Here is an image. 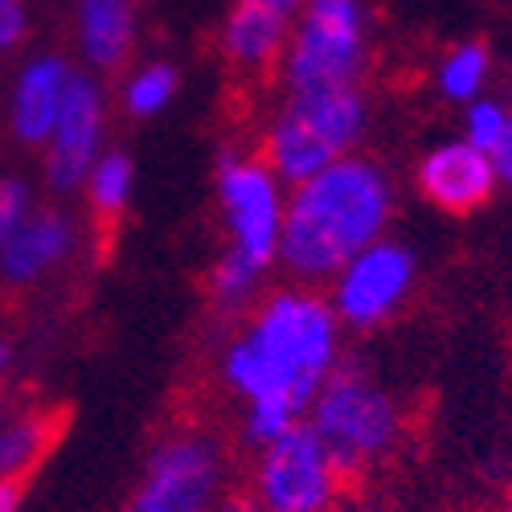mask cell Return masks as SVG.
<instances>
[{
    "label": "cell",
    "mask_w": 512,
    "mask_h": 512,
    "mask_svg": "<svg viewBox=\"0 0 512 512\" xmlns=\"http://www.w3.org/2000/svg\"><path fill=\"white\" fill-rule=\"evenodd\" d=\"M213 492V447L205 439H168L127 512H205Z\"/></svg>",
    "instance_id": "8"
},
{
    "label": "cell",
    "mask_w": 512,
    "mask_h": 512,
    "mask_svg": "<svg viewBox=\"0 0 512 512\" xmlns=\"http://www.w3.org/2000/svg\"><path fill=\"white\" fill-rule=\"evenodd\" d=\"M222 197H226V213L238 238L234 250L254 267H267L275 259L279 234H283V205H279L271 168L267 164H226Z\"/></svg>",
    "instance_id": "9"
},
{
    "label": "cell",
    "mask_w": 512,
    "mask_h": 512,
    "mask_svg": "<svg viewBox=\"0 0 512 512\" xmlns=\"http://www.w3.org/2000/svg\"><path fill=\"white\" fill-rule=\"evenodd\" d=\"M127 185H132V164L127 156H107L95 164V177H91V197H95V209L103 218H115L123 197H127Z\"/></svg>",
    "instance_id": "18"
},
{
    "label": "cell",
    "mask_w": 512,
    "mask_h": 512,
    "mask_svg": "<svg viewBox=\"0 0 512 512\" xmlns=\"http://www.w3.org/2000/svg\"><path fill=\"white\" fill-rule=\"evenodd\" d=\"M394 213L390 177L365 156H345L300 181L287 213L279 254L291 271L324 279L381 238Z\"/></svg>",
    "instance_id": "1"
},
{
    "label": "cell",
    "mask_w": 512,
    "mask_h": 512,
    "mask_svg": "<svg viewBox=\"0 0 512 512\" xmlns=\"http://www.w3.org/2000/svg\"><path fill=\"white\" fill-rule=\"evenodd\" d=\"M21 492H25V480H17V476H0V512H17Z\"/></svg>",
    "instance_id": "25"
},
{
    "label": "cell",
    "mask_w": 512,
    "mask_h": 512,
    "mask_svg": "<svg viewBox=\"0 0 512 512\" xmlns=\"http://www.w3.org/2000/svg\"><path fill=\"white\" fill-rule=\"evenodd\" d=\"M263 5H271V9H279V13H295L304 5V0H263Z\"/></svg>",
    "instance_id": "26"
},
{
    "label": "cell",
    "mask_w": 512,
    "mask_h": 512,
    "mask_svg": "<svg viewBox=\"0 0 512 512\" xmlns=\"http://www.w3.org/2000/svg\"><path fill=\"white\" fill-rule=\"evenodd\" d=\"M70 87V70L58 58H41L25 70L21 91H17V132L29 144H41L54 136L62 103Z\"/></svg>",
    "instance_id": "12"
},
{
    "label": "cell",
    "mask_w": 512,
    "mask_h": 512,
    "mask_svg": "<svg viewBox=\"0 0 512 512\" xmlns=\"http://www.w3.org/2000/svg\"><path fill=\"white\" fill-rule=\"evenodd\" d=\"M369 58L361 0H304V21L287 54L291 91L357 87Z\"/></svg>",
    "instance_id": "5"
},
{
    "label": "cell",
    "mask_w": 512,
    "mask_h": 512,
    "mask_svg": "<svg viewBox=\"0 0 512 512\" xmlns=\"http://www.w3.org/2000/svg\"><path fill=\"white\" fill-rule=\"evenodd\" d=\"M254 275H259V267H254L250 259H242V254H226V263L218 267V295L222 300H242V295L250 291Z\"/></svg>",
    "instance_id": "21"
},
{
    "label": "cell",
    "mask_w": 512,
    "mask_h": 512,
    "mask_svg": "<svg viewBox=\"0 0 512 512\" xmlns=\"http://www.w3.org/2000/svg\"><path fill=\"white\" fill-rule=\"evenodd\" d=\"M508 119H512V111L500 103V99H476V103H467V115H463V140L467 144H476L480 152H488L496 140H500V132L508 127Z\"/></svg>",
    "instance_id": "19"
},
{
    "label": "cell",
    "mask_w": 512,
    "mask_h": 512,
    "mask_svg": "<svg viewBox=\"0 0 512 512\" xmlns=\"http://www.w3.org/2000/svg\"><path fill=\"white\" fill-rule=\"evenodd\" d=\"M488 160H492V173H496V185L512 189V119L500 132V140L488 148Z\"/></svg>",
    "instance_id": "23"
},
{
    "label": "cell",
    "mask_w": 512,
    "mask_h": 512,
    "mask_svg": "<svg viewBox=\"0 0 512 512\" xmlns=\"http://www.w3.org/2000/svg\"><path fill=\"white\" fill-rule=\"evenodd\" d=\"M357 512H377V508H357Z\"/></svg>",
    "instance_id": "29"
},
{
    "label": "cell",
    "mask_w": 512,
    "mask_h": 512,
    "mask_svg": "<svg viewBox=\"0 0 512 512\" xmlns=\"http://www.w3.org/2000/svg\"><path fill=\"white\" fill-rule=\"evenodd\" d=\"M353 476L336 463L316 426L291 422L279 439H271L259 472L263 512H332L349 492Z\"/></svg>",
    "instance_id": "6"
},
{
    "label": "cell",
    "mask_w": 512,
    "mask_h": 512,
    "mask_svg": "<svg viewBox=\"0 0 512 512\" xmlns=\"http://www.w3.org/2000/svg\"><path fill=\"white\" fill-rule=\"evenodd\" d=\"M62 426H66V410H46V414H29V418L13 422L9 431L0 435V476L29 480L33 467L58 443Z\"/></svg>",
    "instance_id": "14"
},
{
    "label": "cell",
    "mask_w": 512,
    "mask_h": 512,
    "mask_svg": "<svg viewBox=\"0 0 512 512\" xmlns=\"http://www.w3.org/2000/svg\"><path fill=\"white\" fill-rule=\"evenodd\" d=\"M82 41L99 66H115L132 41V13L127 0H82Z\"/></svg>",
    "instance_id": "16"
},
{
    "label": "cell",
    "mask_w": 512,
    "mask_h": 512,
    "mask_svg": "<svg viewBox=\"0 0 512 512\" xmlns=\"http://www.w3.org/2000/svg\"><path fill=\"white\" fill-rule=\"evenodd\" d=\"M414 287V254L398 242L377 238L357 259L336 271V316L353 328H373L390 320Z\"/></svg>",
    "instance_id": "7"
},
{
    "label": "cell",
    "mask_w": 512,
    "mask_h": 512,
    "mask_svg": "<svg viewBox=\"0 0 512 512\" xmlns=\"http://www.w3.org/2000/svg\"><path fill=\"white\" fill-rule=\"evenodd\" d=\"M66 246H70V226L62 218H54V213H46V218H33L5 238V259L0 263H5L9 279H33L41 267H50Z\"/></svg>",
    "instance_id": "15"
},
{
    "label": "cell",
    "mask_w": 512,
    "mask_h": 512,
    "mask_svg": "<svg viewBox=\"0 0 512 512\" xmlns=\"http://www.w3.org/2000/svg\"><path fill=\"white\" fill-rule=\"evenodd\" d=\"M99 91L87 78H70L66 103L54 127V152H50V181L54 189H74L87 168L95 164V144H99Z\"/></svg>",
    "instance_id": "11"
},
{
    "label": "cell",
    "mask_w": 512,
    "mask_h": 512,
    "mask_svg": "<svg viewBox=\"0 0 512 512\" xmlns=\"http://www.w3.org/2000/svg\"><path fill=\"white\" fill-rule=\"evenodd\" d=\"M418 189L426 201H435L447 213H472L488 205V197L496 193V173L488 152L467 140H447L422 156Z\"/></svg>",
    "instance_id": "10"
},
{
    "label": "cell",
    "mask_w": 512,
    "mask_h": 512,
    "mask_svg": "<svg viewBox=\"0 0 512 512\" xmlns=\"http://www.w3.org/2000/svg\"><path fill=\"white\" fill-rule=\"evenodd\" d=\"M312 426L336 463L349 476H361L365 467L398 451L406 418L394 394L377 386L361 365H336L312 402Z\"/></svg>",
    "instance_id": "3"
},
{
    "label": "cell",
    "mask_w": 512,
    "mask_h": 512,
    "mask_svg": "<svg viewBox=\"0 0 512 512\" xmlns=\"http://www.w3.org/2000/svg\"><path fill=\"white\" fill-rule=\"evenodd\" d=\"M287 13L263 5V0H242L226 25V50L242 66H267L283 46Z\"/></svg>",
    "instance_id": "13"
},
{
    "label": "cell",
    "mask_w": 512,
    "mask_h": 512,
    "mask_svg": "<svg viewBox=\"0 0 512 512\" xmlns=\"http://www.w3.org/2000/svg\"><path fill=\"white\" fill-rule=\"evenodd\" d=\"M365 123L369 107L357 87L295 91V99L283 107L267 136V160L283 181L300 185L316 177L320 168L353 156V144L361 140Z\"/></svg>",
    "instance_id": "4"
},
{
    "label": "cell",
    "mask_w": 512,
    "mask_h": 512,
    "mask_svg": "<svg viewBox=\"0 0 512 512\" xmlns=\"http://www.w3.org/2000/svg\"><path fill=\"white\" fill-rule=\"evenodd\" d=\"M21 33H25V9H21V0H0V50L17 46Z\"/></svg>",
    "instance_id": "24"
},
{
    "label": "cell",
    "mask_w": 512,
    "mask_h": 512,
    "mask_svg": "<svg viewBox=\"0 0 512 512\" xmlns=\"http://www.w3.org/2000/svg\"><path fill=\"white\" fill-rule=\"evenodd\" d=\"M173 87H177V78L168 66H148L132 87H127V107H132L136 115H152L160 111L168 99H173Z\"/></svg>",
    "instance_id": "20"
},
{
    "label": "cell",
    "mask_w": 512,
    "mask_h": 512,
    "mask_svg": "<svg viewBox=\"0 0 512 512\" xmlns=\"http://www.w3.org/2000/svg\"><path fill=\"white\" fill-rule=\"evenodd\" d=\"M21 213H25V189L13 185V181L0 185V242L21 226Z\"/></svg>",
    "instance_id": "22"
},
{
    "label": "cell",
    "mask_w": 512,
    "mask_h": 512,
    "mask_svg": "<svg viewBox=\"0 0 512 512\" xmlns=\"http://www.w3.org/2000/svg\"><path fill=\"white\" fill-rule=\"evenodd\" d=\"M336 369V312L308 291H283L263 308L254 332L230 349L226 373L254 402H275L291 418L316 402Z\"/></svg>",
    "instance_id": "2"
},
{
    "label": "cell",
    "mask_w": 512,
    "mask_h": 512,
    "mask_svg": "<svg viewBox=\"0 0 512 512\" xmlns=\"http://www.w3.org/2000/svg\"><path fill=\"white\" fill-rule=\"evenodd\" d=\"M500 512H512V492L504 496V504H500Z\"/></svg>",
    "instance_id": "27"
},
{
    "label": "cell",
    "mask_w": 512,
    "mask_h": 512,
    "mask_svg": "<svg viewBox=\"0 0 512 512\" xmlns=\"http://www.w3.org/2000/svg\"><path fill=\"white\" fill-rule=\"evenodd\" d=\"M0 369H5V349H0Z\"/></svg>",
    "instance_id": "28"
},
{
    "label": "cell",
    "mask_w": 512,
    "mask_h": 512,
    "mask_svg": "<svg viewBox=\"0 0 512 512\" xmlns=\"http://www.w3.org/2000/svg\"><path fill=\"white\" fill-rule=\"evenodd\" d=\"M439 91L447 103H476L488 87L492 78V54L480 46V41H459V46H451L439 62Z\"/></svg>",
    "instance_id": "17"
}]
</instances>
